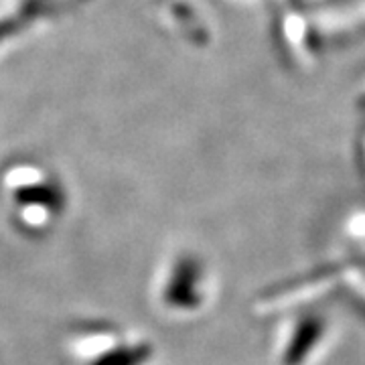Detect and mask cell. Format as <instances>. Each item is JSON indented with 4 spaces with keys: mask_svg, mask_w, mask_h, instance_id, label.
<instances>
[{
    "mask_svg": "<svg viewBox=\"0 0 365 365\" xmlns=\"http://www.w3.org/2000/svg\"><path fill=\"white\" fill-rule=\"evenodd\" d=\"M67 353L78 365H150L155 359L150 341L108 325H88L71 331Z\"/></svg>",
    "mask_w": 365,
    "mask_h": 365,
    "instance_id": "1",
    "label": "cell"
},
{
    "mask_svg": "<svg viewBox=\"0 0 365 365\" xmlns=\"http://www.w3.org/2000/svg\"><path fill=\"white\" fill-rule=\"evenodd\" d=\"M207 268L199 258L187 252L175 256L158 278L160 307H165L167 313H195L207 299Z\"/></svg>",
    "mask_w": 365,
    "mask_h": 365,
    "instance_id": "2",
    "label": "cell"
}]
</instances>
